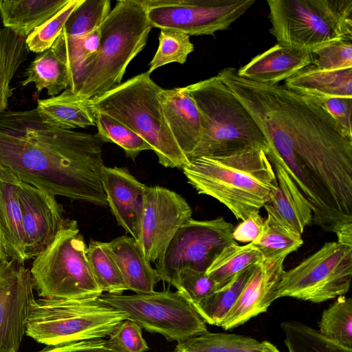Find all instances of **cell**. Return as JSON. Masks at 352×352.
I'll return each instance as SVG.
<instances>
[{
  "instance_id": "cell-12",
  "label": "cell",
  "mask_w": 352,
  "mask_h": 352,
  "mask_svg": "<svg viewBox=\"0 0 352 352\" xmlns=\"http://www.w3.org/2000/svg\"><path fill=\"white\" fill-rule=\"evenodd\" d=\"M152 28L213 35L242 16L255 0H141Z\"/></svg>"
},
{
  "instance_id": "cell-16",
  "label": "cell",
  "mask_w": 352,
  "mask_h": 352,
  "mask_svg": "<svg viewBox=\"0 0 352 352\" xmlns=\"http://www.w3.org/2000/svg\"><path fill=\"white\" fill-rule=\"evenodd\" d=\"M16 192L25 237V256L30 260L54 240L67 218L56 196L19 179Z\"/></svg>"
},
{
  "instance_id": "cell-23",
  "label": "cell",
  "mask_w": 352,
  "mask_h": 352,
  "mask_svg": "<svg viewBox=\"0 0 352 352\" xmlns=\"http://www.w3.org/2000/svg\"><path fill=\"white\" fill-rule=\"evenodd\" d=\"M19 178L0 164V222L6 235L9 258L24 263L25 237L17 197Z\"/></svg>"
},
{
  "instance_id": "cell-11",
  "label": "cell",
  "mask_w": 352,
  "mask_h": 352,
  "mask_svg": "<svg viewBox=\"0 0 352 352\" xmlns=\"http://www.w3.org/2000/svg\"><path fill=\"white\" fill-rule=\"evenodd\" d=\"M351 278L352 248L327 242L296 267L284 270L276 298L320 303L346 294Z\"/></svg>"
},
{
  "instance_id": "cell-10",
  "label": "cell",
  "mask_w": 352,
  "mask_h": 352,
  "mask_svg": "<svg viewBox=\"0 0 352 352\" xmlns=\"http://www.w3.org/2000/svg\"><path fill=\"white\" fill-rule=\"evenodd\" d=\"M99 299L123 313L150 333L168 341H183L208 331L206 323L190 302L177 291L132 295L102 293Z\"/></svg>"
},
{
  "instance_id": "cell-33",
  "label": "cell",
  "mask_w": 352,
  "mask_h": 352,
  "mask_svg": "<svg viewBox=\"0 0 352 352\" xmlns=\"http://www.w3.org/2000/svg\"><path fill=\"white\" fill-rule=\"evenodd\" d=\"M100 41V27L80 37L69 36L62 32L52 45L68 69L70 91L83 63L98 51Z\"/></svg>"
},
{
  "instance_id": "cell-15",
  "label": "cell",
  "mask_w": 352,
  "mask_h": 352,
  "mask_svg": "<svg viewBox=\"0 0 352 352\" xmlns=\"http://www.w3.org/2000/svg\"><path fill=\"white\" fill-rule=\"evenodd\" d=\"M30 270L15 260L0 263V352H18L34 298Z\"/></svg>"
},
{
  "instance_id": "cell-5",
  "label": "cell",
  "mask_w": 352,
  "mask_h": 352,
  "mask_svg": "<svg viewBox=\"0 0 352 352\" xmlns=\"http://www.w3.org/2000/svg\"><path fill=\"white\" fill-rule=\"evenodd\" d=\"M161 89L146 72L88 102L92 109L114 118L142 137L163 166L182 169L189 160L164 118L159 100Z\"/></svg>"
},
{
  "instance_id": "cell-31",
  "label": "cell",
  "mask_w": 352,
  "mask_h": 352,
  "mask_svg": "<svg viewBox=\"0 0 352 352\" xmlns=\"http://www.w3.org/2000/svg\"><path fill=\"white\" fill-rule=\"evenodd\" d=\"M267 213L261 236L252 243L264 258H286L303 244L301 234L283 223L270 211Z\"/></svg>"
},
{
  "instance_id": "cell-14",
  "label": "cell",
  "mask_w": 352,
  "mask_h": 352,
  "mask_svg": "<svg viewBox=\"0 0 352 352\" xmlns=\"http://www.w3.org/2000/svg\"><path fill=\"white\" fill-rule=\"evenodd\" d=\"M191 218V208L180 195L160 186H147L137 241L146 261L155 263Z\"/></svg>"
},
{
  "instance_id": "cell-40",
  "label": "cell",
  "mask_w": 352,
  "mask_h": 352,
  "mask_svg": "<svg viewBox=\"0 0 352 352\" xmlns=\"http://www.w3.org/2000/svg\"><path fill=\"white\" fill-rule=\"evenodd\" d=\"M81 1L69 0L52 17L34 29L25 38L30 52L41 53L49 50L61 34L67 21Z\"/></svg>"
},
{
  "instance_id": "cell-41",
  "label": "cell",
  "mask_w": 352,
  "mask_h": 352,
  "mask_svg": "<svg viewBox=\"0 0 352 352\" xmlns=\"http://www.w3.org/2000/svg\"><path fill=\"white\" fill-rule=\"evenodd\" d=\"M172 285L192 305L203 301L217 289L215 283L206 272L188 267L179 272Z\"/></svg>"
},
{
  "instance_id": "cell-49",
  "label": "cell",
  "mask_w": 352,
  "mask_h": 352,
  "mask_svg": "<svg viewBox=\"0 0 352 352\" xmlns=\"http://www.w3.org/2000/svg\"><path fill=\"white\" fill-rule=\"evenodd\" d=\"M1 23H1V14H0V30L1 29Z\"/></svg>"
},
{
  "instance_id": "cell-37",
  "label": "cell",
  "mask_w": 352,
  "mask_h": 352,
  "mask_svg": "<svg viewBox=\"0 0 352 352\" xmlns=\"http://www.w3.org/2000/svg\"><path fill=\"white\" fill-rule=\"evenodd\" d=\"M97 134L104 142L114 143L121 147L126 155L135 160L144 151L151 150L149 144L127 126L105 113L94 110Z\"/></svg>"
},
{
  "instance_id": "cell-21",
  "label": "cell",
  "mask_w": 352,
  "mask_h": 352,
  "mask_svg": "<svg viewBox=\"0 0 352 352\" xmlns=\"http://www.w3.org/2000/svg\"><path fill=\"white\" fill-rule=\"evenodd\" d=\"M106 248L118 267L129 290L135 294L151 293L161 280L157 270L145 259L134 238L118 236L105 243Z\"/></svg>"
},
{
  "instance_id": "cell-34",
  "label": "cell",
  "mask_w": 352,
  "mask_h": 352,
  "mask_svg": "<svg viewBox=\"0 0 352 352\" xmlns=\"http://www.w3.org/2000/svg\"><path fill=\"white\" fill-rule=\"evenodd\" d=\"M87 258L94 278L103 293L122 294L129 290L104 242L91 240L87 246Z\"/></svg>"
},
{
  "instance_id": "cell-20",
  "label": "cell",
  "mask_w": 352,
  "mask_h": 352,
  "mask_svg": "<svg viewBox=\"0 0 352 352\" xmlns=\"http://www.w3.org/2000/svg\"><path fill=\"white\" fill-rule=\"evenodd\" d=\"M311 64V52L276 43L252 58L236 71V74L255 82L274 85L287 80Z\"/></svg>"
},
{
  "instance_id": "cell-22",
  "label": "cell",
  "mask_w": 352,
  "mask_h": 352,
  "mask_svg": "<svg viewBox=\"0 0 352 352\" xmlns=\"http://www.w3.org/2000/svg\"><path fill=\"white\" fill-rule=\"evenodd\" d=\"M271 163L274 165L278 188L263 207L302 235L305 227L313 224L310 205L283 167L277 162Z\"/></svg>"
},
{
  "instance_id": "cell-36",
  "label": "cell",
  "mask_w": 352,
  "mask_h": 352,
  "mask_svg": "<svg viewBox=\"0 0 352 352\" xmlns=\"http://www.w3.org/2000/svg\"><path fill=\"white\" fill-rule=\"evenodd\" d=\"M280 328L288 352H352V349L331 341L318 330L304 323L285 321L280 324Z\"/></svg>"
},
{
  "instance_id": "cell-46",
  "label": "cell",
  "mask_w": 352,
  "mask_h": 352,
  "mask_svg": "<svg viewBox=\"0 0 352 352\" xmlns=\"http://www.w3.org/2000/svg\"><path fill=\"white\" fill-rule=\"evenodd\" d=\"M264 219L258 212L251 213L236 227L234 228L232 236L235 241L251 243L261 234Z\"/></svg>"
},
{
  "instance_id": "cell-3",
  "label": "cell",
  "mask_w": 352,
  "mask_h": 352,
  "mask_svg": "<svg viewBox=\"0 0 352 352\" xmlns=\"http://www.w3.org/2000/svg\"><path fill=\"white\" fill-rule=\"evenodd\" d=\"M182 169L199 194L217 199L242 221L259 212L278 188L272 164L258 148L197 157Z\"/></svg>"
},
{
  "instance_id": "cell-44",
  "label": "cell",
  "mask_w": 352,
  "mask_h": 352,
  "mask_svg": "<svg viewBox=\"0 0 352 352\" xmlns=\"http://www.w3.org/2000/svg\"><path fill=\"white\" fill-rule=\"evenodd\" d=\"M328 113L349 133L351 130L352 98L307 96Z\"/></svg>"
},
{
  "instance_id": "cell-18",
  "label": "cell",
  "mask_w": 352,
  "mask_h": 352,
  "mask_svg": "<svg viewBox=\"0 0 352 352\" xmlns=\"http://www.w3.org/2000/svg\"><path fill=\"white\" fill-rule=\"evenodd\" d=\"M101 177L108 206L118 224L138 241L147 186L123 167L104 166Z\"/></svg>"
},
{
  "instance_id": "cell-47",
  "label": "cell",
  "mask_w": 352,
  "mask_h": 352,
  "mask_svg": "<svg viewBox=\"0 0 352 352\" xmlns=\"http://www.w3.org/2000/svg\"><path fill=\"white\" fill-rule=\"evenodd\" d=\"M339 243L352 248V223H345L338 227L336 231Z\"/></svg>"
},
{
  "instance_id": "cell-9",
  "label": "cell",
  "mask_w": 352,
  "mask_h": 352,
  "mask_svg": "<svg viewBox=\"0 0 352 352\" xmlns=\"http://www.w3.org/2000/svg\"><path fill=\"white\" fill-rule=\"evenodd\" d=\"M30 271L42 298H94L103 293L91 272L77 222L68 218L54 240L34 258Z\"/></svg>"
},
{
  "instance_id": "cell-45",
  "label": "cell",
  "mask_w": 352,
  "mask_h": 352,
  "mask_svg": "<svg viewBox=\"0 0 352 352\" xmlns=\"http://www.w3.org/2000/svg\"><path fill=\"white\" fill-rule=\"evenodd\" d=\"M36 352H118L102 338L47 345Z\"/></svg>"
},
{
  "instance_id": "cell-17",
  "label": "cell",
  "mask_w": 352,
  "mask_h": 352,
  "mask_svg": "<svg viewBox=\"0 0 352 352\" xmlns=\"http://www.w3.org/2000/svg\"><path fill=\"white\" fill-rule=\"evenodd\" d=\"M285 259L264 258L254 266L239 296L222 321L221 328L229 330L239 327L267 310L276 300Z\"/></svg>"
},
{
  "instance_id": "cell-29",
  "label": "cell",
  "mask_w": 352,
  "mask_h": 352,
  "mask_svg": "<svg viewBox=\"0 0 352 352\" xmlns=\"http://www.w3.org/2000/svg\"><path fill=\"white\" fill-rule=\"evenodd\" d=\"M264 259L260 250L251 242L245 245L237 243L226 246L206 271L219 289L238 274Z\"/></svg>"
},
{
  "instance_id": "cell-32",
  "label": "cell",
  "mask_w": 352,
  "mask_h": 352,
  "mask_svg": "<svg viewBox=\"0 0 352 352\" xmlns=\"http://www.w3.org/2000/svg\"><path fill=\"white\" fill-rule=\"evenodd\" d=\"M254 265L238 274L230 282L217 289L203 301L192 305L206 323L221 326L224 318L239 296Z\"/></svg>"
},
{
  "instance_id": "cell-7",
  "label": "cell",
  "mask_w": 352,
  "mask_h": 352,
  "mask_svg": "<svg viewBox=\"0 0 352 352\" xmlns=\"http://www.w3.org/2000/svg\"><path fill=\"white\" fill-rule=\"evenodd\" d=\"M270 32L277 43L311 52L352 40V0H267Z\"/></svg>"
},
{
  "instance_id": "cell-8",
  "label": "cell",
  "mask_w": 352,
  "mask_h": 352,
  "mask_svg": "<svg viewBox=\"0 0 352 352\" xmlns=\"http://www.w3.org/2000/svg\"><path fill=\"white\" fill-rule=\"evenodd\" d=\"M126 319L99 298H34L29 305L25 335L46 345L102 338Z\"/></svg>"
},
{
  "instance_id": "cell-48",
  "label": "cell",
  "mask_w": 352,
  "mask_h": 352,
  "mask_svg": "<svg viewBox=\"0 0 352 352\" xmlns=\"http://www.w3.org/2000/svg\"><path fill=\"white\" fill-rule=\"evenodd\" d=\"M6 260L10 259L8 253L6 235L0 222V263Z\"/></svg>"
},
{
  "instance_id": "cell-27",
  "label": "cell",
  "mask_w": 352,
  "mask_h": 352,
  "mask_svg": "<svg viewBox=\"0 0 352 352\" xmlns=\"http://www.w3.org/2000/svg\"><path fill=\"white\" fill-rule=\"evenodd\" d=\"M173 352H280L267 340L208 331L178 342Z\"/></svg>"
},
{
  "instance_id": "cell-13",
  "label": "cell",
  "mask_w": 352,
  "mask_h": 352,
  "mask_svg": "<svg viewBox=\"0 0 352 352\" xmlns=\"http://www.w3.org/2000/svg\"><path fill=\"white\" fill-rule=\"evenodd\" d=\"M234 228L222 217L201 221L190 219L154 263L161 280L172 285L185 267L206 272L226 246L236 243L232 236Z\"/></svg>"
},
{
  "instance_id": "cell-4",
  "label": "cell",
  "mask_w": 352,
  "mask_h": 352,
  "mask_svg": "<svg viewBox=\"0 0 352 352\" xmlns=\"http://www.w3.org/2000/svg\"><path fill=\"white\" fill-rule=\"evenodd\" d=\"M152 28L141 0L118 1L100 26L98 51L82 65L72 91L90 100L120 85Z\"/></svg>"
},
{
  "instance_id": "cell-25",
  "label": "cell",
  "mask_w": 352,
  "mask_h": 352,
  "mask_svg": "<svg viewBox=\"0 0 352 352\" xmlns=\"http://www.w3.org/2000/svg\"><path fill=\"white\" fill-rule=\"evenodd\" d=\"M69 0H0L3 28L26 38L59 10Z\"/></svg>"
},
{
  "instance_id": "cell-42",
  "label": "cell",
  "mask_w": 352,
  "mask_h": 352,
  "mask_svg": "<svg viewBox=\"0 0 352 352\" xmlns=\"http://www.w3.org/2000/svg\"><path fill=\"white\" fill-rule=\"evenodd\" d=\"M311 67L325 71H336L352 67L351 40L335 41L311 52Z\"/></svg>"
},
{
  "instance_id": "cell-26",
  "label": "cell",
  "mask_w": 352,
  "mask_h": 352,
  "mask_svg": "<svg viewBox=\"0 0 352 352\" xmlns=\"http://www.w3.org/2000/svg\"><path fill=\"white\" fill-rule=\"evenodd\" d=\"M283 85L307 96L352 98V67L325 71L309 65L285 80Z\"/></svg>"
},
{
  "instance_id": "cell-28",
  "label": "cell",
  "mask_w": 352,
  "mask_h": 352,
  "mask_svg": "<svg viewBox=\"0 0 352 352\" xmlns=\"http://www.w3.org/2000/svg\"><path fill=\"white\" fill-rule=\"evenodd\" d=\"M24 76L23 86L34 83L37 94L45 89L52 97L60 94L69 86L67 65L52 47L36 56L27 67Z\"/></svg>"
},
{
  "instance_id": "cell-43",
  "label": "cell",
  "mask_w": 352,
  "mask_h": 352,
  "mask_svg": "<svg viewBox=\"0 0 352 352\" xmlns=\"http://www.w3.org/2000/svg\"><path fill=\"white\" fill-rule=\"evenodd\" d=\"M142 327L135 321L126 319L120 322L107 340L118 352H144L148 346L142 337Z\"/></svg>"
},
{
  "instance_id": "cell-1",
  "label": "cell",
  "mask_w": 352,
  "mask_h": 352,
  "mask_svg": "<svg viewBox=\"0 0 352 352\" xmlns=\"http://www.w3.org/2000/svg\"><path fill=\"white\" fill-rule=\"evenodd\" d=\"M218 78L246 108L266 138L267 157L288 173L306 198L313 223L328 228L352 217V133L323 107L283 85L239 76Z\"/></svg>"
},
{
  "instance_id": "cell-35",
  "label": "cell",
  "mask_w": 352,
  "mask_h": 352,
  "mask_svg": "<svg viewBox=\"0 0 352 352\" xmlns=\"http://www.w3.org/2000/svg\"><path fill=\"white\" fill-rule=\"evenodd\" d=\"M318 331L326 338L352 349V299L344 295L337 297L323 310Z\"/></svg>"
},
{
  "instance_id": "cell-39",
  "label": "cell",
  "mask_w": 352,
  "mask_h": 352,
  "mask_svg": "<svg viewBox=\"0 0 352 352\" xmlns=\"http://www.w3.org/2000/svg\"><path fill=\"white\" fill-rule=\"evenodd\" d=\"M194 50L188 34L172 30L161 29L158 48L148 65L147 72L171 63L183 64Z\"/></svg>"
},
{
  "instance_id": "cell-24",
  "label": "cell",
  "mask_w": 352,
  "mask_h": 352,
  "mask_svg": "<svg viewBox=\"0 0 352 352\" xmlns=\"http://www.w3.org/2000/svg\"><path fill=\"white\" fill-rule=\"evenodd\" d=\"M36 109L42 122L48 126L72 130L95 125L88 100L68 89L57 96L38 100Z\"/></svg>"
},
{
  "instance_id": "cell-30",
  "label": "cell",
  "mask_w": 352,
  "mask_h": 352,
  "mask_svg": "<svg viewBox=\"0 0 352 352\" xmlns=\"http://www.w3.org/2000/svg\"><path fill=\"white\" fill-rule=\"evenodd\" d=\"M29 52L25 38L9 29L0 30V113L8 106L9 98L13 94L12 80Z\"/></svg>"
},
{
  "instance_id": "cell-19",
  "label": "cell",
  "mask_w": 352,
  "mask_h": 352,
  "mask_svg": "<svg viewBox=\"0 0 352 352\" xmlns=\"http://www.w3.org/2000/svg\"><path fill=\"white\" fill-rule=\"evenodd\" d=\"M159 100L168 126L184 154L190 160L202 138L197 107L185 87L162 88Z\"/></svg>"
},
{
  "instance_id": "cell-2",
  "label": "cell",
  "mask_w": 352,
  "mask_h": 352,
  "mask_svg": "<svg viewBox=\"0 0 352 352\" xmlns=\"http://www.w3.org/2000/svg\"><path fill=\"white\" fill-rule=\"evenodd\" d=\"M103 144L97 133L43 124L36 108L0 113V164L54 196L108 206L101 177Z\"/></svg>"
},
{
  "instance_id": "cell-38",
  "label": "cell",
  "mask_w": 352,
  "mask_h": 352,
  "mask_svg": "<svg viewBox=\"0 0 352 352\" xmlns=\"http://www.w3.org/2000/svg\"><path fill=\"white\" fill-rule=\"evenodd\" d=\"M110 11L109 0H82L62 32L72 37L85 36L100 28Z\"/></svg>"
},
{
  "instance_id": "cell-6",
  "label": "cell",
  "mask_w": 352,
  "mask_h": 352,
  "mask_svg": "<svg viewBox=\"0 0 352 352\" xmlns=\"http://www.w3.org/2000/svg\"><path fill=\"white\" fill-rule=\"evenodd\" d=\"M185 88L197 107L202 124L201 140L191 160L246 148L261 149L268 155L270 146L262 131L217 75Z\"/></svg>"
}]
</instances>
